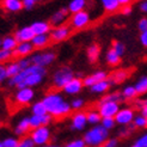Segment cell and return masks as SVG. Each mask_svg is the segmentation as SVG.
<instances>
[{
    "mask_svg": "<svg viewBox=\"0 0 147 147\" xmlns=\"http://www.w3.org/2000/svg\"><path fill=\"white\" fill-rule=\"evenodd\" d=\"M47 74V69L45 67L31 65L30 67L23 69L18 76L9 79V86H14L18 90L24 87H34L43 82Z\"/></svg>",
    "mask_w": 147,
    "mask_h": 147,
    "instance_id": "1",
    "label": "cell"
},
{
    "mask_svg": "<svg viewBox=\"0 0 147 147\" xmlns=\"http://www.w3.org/2000/svg\"><path fill=\"white\" fill-rule=\"evenodd\" d=\"M43 104L46 105L47 113L53 117H65L71 113V103L66 100L61 93L59 92H49L42 99Z\"/></svg>",
    "mask_w": 147,
    "mask_h": 147,
    "instance_id": "2",
    "label": "cell"
},
{
    "mask_svg": "<svg viewBox=\"0 0 147 147\" xmlns=\"http://www.w3.org/2000/svg\"><path fill=\"white\" fill-rule=\"evenodd\" d=\"M83 139L86 146L89 147L104 146V144L109 140V130H107L100 124H97V126H93L89 130H86Z\"/></svg>",
    "mask_w": 147,
    "mask_h": 147,
    "instance_id": "3",
    "label": "cell"
},
{
    "mask_svg": "<svg viewBox=\"0 0 147 147\" xmlns=\"http://www.w3.org/2000/svg\"><path fill=\"white\" fill-rule=\"evenodd\" d=\"M73 78H74L73 71L69 67H67V66H63V67L57 68L54 72L51 82H53V85L56 87V89H63Z\"/></svg>",
    "mask_w": 147,
    "mask_h": 147,
    "instance_id": "4",
    "label": "cell"
},
{
    "mask_svg": "<svg viewBox=\"0 0 147 147\" xmlns=\"http://www.w3.org/2000/svg\"><path fill=\"white\" fill-rule=\"evenodd\" d=\"M56 59V55L54 51L51 50H47V51H38L34 55H31L30 60L32 65L40 66V67H47V66L51 65Z\"/></svg>",
    "mask_w": 147,
    "mask_h": 147,
    "instance_id": "5",
    "label": "cell"
},
{
    "mask_svg": "<svg viewBox=\"0 0 147 147\" xmlns=\"http://www.w3.org/2000/svg\"><path fill=\"white\" fill-rule=\"evenodd\" d=\"M30 136L36 146L43 147L48 144L50 139V129L48 127H40V128L32 129L30 133Z\"/></svg>",
    "mask_w": 147,
    "mask_h": 147,
    "instance_id": "6",
    "label": "cell"
},
{
    "mask_svg": "<svg viewBox=\"0 0 147 147\" xmlns=\"http://www.w3.org/2000/svg\"><path fill=\"white\" fill-rule=\"evenodd\" d=\"M120 103L116 102H99L98 104V113L100 114L102 119L105 117H114L120 111Z\"/></svg>",
    "mask_w": 147,
    "mask_h": 147,
    "instance_id": "7",
    "label": "cell"
},
{
    "mask_svg": "<svg viewBox=\"0 0 147 147\" xmlns=\"http://www.w3.org/2000/svg\"><path fill=\"white\" fill-rule=\"evenodd\" d=\"M134 117H135L134 110L129 107H124V108H121L120 111L115 116V121H116V124L127 127L130 123H133Z\"/></svg>",
    "mask_w": 147,
    "mask_h": 147,
    "instance_id": "8",
    "label": "cell"
},
{
    "mask_svg": "<svg viewBox=\"0 0 147 147\" xmlns=\"http://www.w3.org/2000/svg\"><path fill=\"white\" fill-rule=\"evenodd\" d=\"M91 17H90V13L84 11H80L78 13L72 14L71 17V26L74 28V29H83L85 28L87 24L90 23Z\"/></svg>",
    "mask_w": 147,
    "mask_h": 147,
    "instance_id": "9",
    "label": "cell"
},
{
    "mask_svg": "<svg viewBox=\"0 0 147 147\" xmlns=\"http://www.w3.org/2000/svg\"><path fill=\"white\" fill-rule=\"evenodd\" d=\"M34 97H35V91L32 87H24V89H20L16 92V94H14V100L20 105H25V104L31 103Z\"/></svg>",
    "mask_w": 147,
    "mask_h": 147,
    "instance_id": "10",
    "label": "cell"
},
{
    "mask_svg": "<svg viewBox=\"0 0 147 147\" xmlns=\"http://www.w3.org/2000/svg\"><path fill=\"white\" fill-rule=\"evenodd\" d=\"M71 34V28L68 25H60L54 29H51L50 31V41L53 42H61L65 41Z\"/></svg>",
    "mask_w": 147,
    "mask_h": 147,
    "instance_id": "11",
    "label": "cell"
},
{
    "mask_svg": "<svg viewBox=\"0 0 147 147\" xmlns=\"http://www.w3.org/2000/svg\"><path fill=\"white\" fill-rule=\"evenodd\" d=\"M87 124V115L83 111H77L71 119V128L73 130L82 131Z\"/></svg>",
    "mask_w": 147,
    "mask_h": 147,
    "instance_id": "12",
    "label": "cell"
},
{
    "mask_svg": "<svg viewBox=\"0 0 147 147\" xmlns=\"http://www.w3.org/2000/svg\"><path fill=\"white\" fill-rule=\"evenodd\" d=\"M14 37H16L17 42L18 43H22V42H31L32 38L35 37V32L32 31L31 26H22L19 29H17L14 31Z\"/></svg>",
    "mask_w": 147,
    "mask_h": 147,
    "instance_id": "13",
    "label": "cell"
},
{
    "mask_svg": "<svg viewBox=\"0 0 147 147\" xmlns=\"http://www.w3.org/2000/svg\"><path fill=\"white\" fill-rule=\"evenodd\" d=\"M53 121V116L46 114V115H31L30 116V126L31 129H36V128H40V127H48V124L51 123Z\"/></svg>",
    "mask_w": 147,
    "mask_h": 147,
    "instance_id": "14",
    "label": "cell"
},
{
    "mask_svg": "<svg viewBox=\"0 0 147 147\" xmlns=\"http://www.w3.org/2000/svg\"><path fill=\"white\" fill-rule=\"evenodd\" d=\"M84 87V82L80 78L74 77L71 82L63 87V92L66 94H69V96H74V94H78L80 91L83 90Z\"/></svg>",
    "mask_w": 147,
    "mask_h": 147,
    "instance_id": "15",
    "label": "cell"
},
{
    "mask_svg": "<svg viewBox=\"0 0 147 147\" xmlns=\"http://www.w3.org/2000/svg\"><path fill=\"white\" fill-rule=\"evenodd\" d=\"M105 79H108V73L105 71L99 69V71H96L94 73H92V74H90V76L85 77L83 82H84V86L91 87L94 84H97V83L102 82V80H105Z\"/></svg>",
    "mask_w": 147,
    "mask_h": 147,
    "instance_id": "16",
    "label": "cell"
},
{
    "mask_svg": "<svg viewBox=\"0 0 147 147\" xmlns=\"http://www.w3.org/2000/svg\"><path fill=\"white\" fill-rule=\"evenodd\" d=\"M68 14H69L68 9H61V10L56 11L55 13H53V16L50 17V24L54 25L55 28L60 26V25H63V23L68 17Z\"/></svg>",
    "mask_w": 147,
    "mask_h": 147,
    "instance_id": "17",
    "label": "cell"
},
{
    "mask_svg": "<svg viewBox=\"0 0 147 147\" xmlns=\"http://www.w3.org/2000/svg\"><path fill=\"white\" fill-rule=\"evenodd\" d=\"M32 31L35 32V35H48L51 30H50V23L45 20H37L34 22L30 25Z\"/></svg>",
    "mask_w": 147,
    "mask_h": 147,
    "instance_id": "18",
    "label": "cell"
},
{
    "mask_svg": "<svg viewBox=\"0 0 147 147\" xmlns=\"http://www.w3.org/2000/svg\"><path fill=\"white\" fill-rule=\"evenodd\" d=\"M31 129V126H30V117H24V119H22L18 124L14 128V134L17 136H20L23 138L24 134H26L29 130Z\"/></svg>",
    "mask_w": 147,
    "mask_h": 147,
    "instance_id": "19",
    "label": "cell"
},
{
    "mask_svg": "<svg viewBox=\"0 0 147 147\" xmlns=\"http://www.w3.org/2000/svg\"><path fill=\"white\" fill-rule=\"evenodd\" d=\"M32 50H34V46L31 42H22V43H18L17 48L13 50V55H18L20 57H24L30 54Z\"/></svg>",
    "mask_w": 147,
    "mask_h": 147,
    "instance_id": "20",
    "label": "cell"
},
{
    "mask_svg": "<svg viewBox=\"0 0 147 147\" xmlns=\"http://www.w3.org/2000/svg\"><path fill=\"white\" fill-rule=\"evenodd\" d=\"M113 85V82L110 79H105V80H102V82L94 84L93 86L90 87V91L92 93H97V94H100V93H105L110 87Z\"/></svg>",
    "mask_w": 147,
    "mask_h": 147,
    "instance_id": "21",
    "label": "cell"
},
{
    "mask_svg": "<svg viewBox=\"0 0 147 147\" xmlns=\"http://www.w3.org/2000/svg\"><path fill=\"white\" fill-rule=\"evenodd\" d=\"M17 46H18V42L13 35H7L4 38H1V49L13 51L17 48Z\"/></svg>",
    "mask_w": 147,
    "mask_h": 147,
    "instance_id": "22",
    "label": "cell"
},
{
    "mask_svg": "<svg viewBox=\"0 0 147 147\" xmlns=\"http://www.w3.org/2000/svg\"><path fill=\"white\" fill-rule=\"evenodd\" d=\"M3 6L5 7V10H7L9 12H18L22 9H24L22 0H4Z\"/></svg>",
    "mask_w": 147,
    "mask_h": 147,
    "instance_id": "23",
    "label": "cell"
},
{
    "mask_svg": "<svg viewBox=\"0 0 147 147\" xmlns=\"http://www.w3.org/2000/svg\"><path fill=\"white\" fill-rule=\"evenodd\" d=\"M85 6H86V0H71L67 9H68L69 13L74 14L80 11H84Z\"/></svg>",
    "mask_w": 147,
    "mask_h": 147,
    "instance_id": "24",
    "label": "cell"
},
{
    "mask_svg": "<svg viewBox=\"0 0 147 147\" xmlns=\"http://www.w3.org/2000/svg\"><path fill=\"white\" fill-rule=\"evenodd\" d=\"M99 54H100V48L98 45H94V43L89 46V48L86 50V55L90 62H96L99 57Z\"/></svg>",
    "mask_w": 147,
    "mask_h": 147,
    "instance_id": "25",
    "label": "cell"
},
{
    "mask_svg": "<svg viewBox=\"0 0 147 147\" xmlns=\"http://www.w3.org/2000/svg\"><path fill=\"white\" fill-rule=\"evenodd\" d=\"M49 41H50L49 35H35L31 43H32L34 48H43L48 45Z\"/></svg>",
    "mask_w": 147,
    "mask_h": 147,
    "instance_id": "26",
    "label": "cell"
},
{
    "mask_svg": "<svg viewBox=\"0 0 147 147\" xmlns=\"http://www.w3.org/2000/svg\"><path fill=\"white\" fill-rule=\"evenodd\" d=\"M100 4L107 12H114L120 9V3L119 0H100Z\"/></svg>",
    "mask_w": 147,
    "mask_h": 147,
    "instance_id": "27",
    "label": "cell"
},
{
    "mask_svg": "<svg viewBox=\"0 0 147 147\" xmlns=\"http://www.w3.org/2000/svg\"><path fill=\"white\" fill-rule=\"evenodd\" d=\"M127 77H128V72L126 69H119L114 72V74L111 76L110 80L113 82V84H121L127 79Z\"/></svg>",
    "mask_w": 147,
    "mask_h": 147,
    "instance_id": "28",
    "label": "cell"
},
{
    "mask_svg": "<svg viewBox=\"0 0 147 147\" xmlns=\"http://www.w3.org/2000/svg\"><path fill=\"white\" fill-rule=\"evenodd\" d=\"M134 86H135V90H136L138 94L147 93V76H142V77L139 78Z\"/></svg>",
    "mask_w": 147,
    "mask_h": 147,
    "instance_id": "29",
    "label": "cell"
},
{
    "mask_svg": "<svg viewBox=\"0 0 147 147\" xmlns=\"http://www.w3.org/2000/svg\"><path fill=\"white\" fill-rule=\"evenodd\" d=\"M31 114H32V115H37V116L48 114V113H47V109H46V105L43 104L42 100H38V102L32 103V105H31Z\"/></svg>",
    "mask_w": 147,
    "mask_h": 147,
    "instance_id": "30",
    "label": "cell"
},
{
    "mask_svg": "<svg viewBox=\"0 0 147 147\" xmlns=\"http://www.w3.org/2000/svg\"><path fill=\"white\" fill-rule=\"evenodd\" d=\"M121 93H122L123 99H134L138 96V92L135 90V86L134 85H127V86H124Z\"/></svg>",
    "mask_w": 147,
    "mask_h": 147,
    "instance_id": "31",
    "label": "cell"
},
{
    "mask_svg": "<svg viewBox=\"0 0 147 147\" xmlns=\"http://www.w3.org/2000/svg\"><path fill=\"white\" fill-rule=\"evenodd\" d=\"M87 115V123L92 124V126H97V124H100L102 122V116L98 111L96 110H91L86 114Z\"/></svg>",
    "mask_w": 147,
    "mask_h": 147,
    "instance_id": "32",
    "label": "cell"
},
{
    "mask_svg": "<svg viewBox=\"0 0 147 147\" xmlns=\"http://www.w3.org/2000/svg\"><path fill=\"white\" fill-rule=\"evenodd\" d=\"M105 60L110 66H117L121 62V56L117 55L113 49H109L105 55Z\"/></svg>",
    "mask_w": 147,
    "mask_h": 147,
    "instance_id": "33",
    "label": "cell"
},
{
    "mask_svg": "<svg viewBox=\"0 0 147 147\" xmlns=\"http://www.w3.org/2000/svg\"><path fill=\"white\" fill-rule=\"evenodd\" d=\"M6 71H7V76H9V79L10 78H13L18 76L19 73L22 72V68L19 67L18 62H10L9 65L6 66Z\"/></svg>",
    "mask_w": 147,
    "mask_h": 147,
    "instance_id": "34",
    "label": "cell"
},
{
    "mask_svg": "<svg viewBox=\"0 0 147 147\" xmlns=\"http://www.w3.org/2000/svg\"><path fill=\"white\" fill-rule=\"evenodd\" d=\"M121 100H123V97H122L121 92L108 93V94H105V96L100 99V102H116V103H120Z\"/></svg>",
    "mask_w": 147,
    "mask_h": 147,
    "instance_id": "35",
    "label": "cell"
},
{
    "mask_svg": "<svg viewBox=\"0 0 147 147\" xmlns=\"http://www.w3.org/2000/svg\"><path fill=\"white\" fill-rule=\"evenodd\" d=\"M111 49H113L119 56H122V55L124 54V51H126V46H124L123 43L120 42V41H115V42L113 43V48H111Z\"/></svg>",
    "mask_w": 147,
    "mask_h": 147,
    "instance_id": "36",
    "label": "cell"
},
{
    "mask_svg": "<svg viewBox=\"0 0 147 147\" xmlns=\"http://www.w3.org/2000/svg\"><path fill=\"white\" fill-rule=\"evenodd\" d=\"M100 126H103L107 130H110L116 126V121L114 117H105V119H102Z\"/></svg>",
    "mask_w": 147,
    "mask_h": 147,
    "instance_id": "37",
    "label": "cell"
},
{
    "mask_svg": "<svg viewBox=\"0 0 147 147\" xmlns=\"http://www.w3.org/2000/svg\"><path fill=\"white\" fill-rule=\"evenodd\" d=\"M4 147H18L19 146V140L14 136H7L3 140Z\"/></svg>",
    "mask_w": 147,
    "mask_h": 147,
    "instance_id": "38",
    "label": "cell"
},
{
    "mask_svg": "<svg viewBox=\"0 0 147 147\" xmlns=\"http://www.w3.org/2000/svg\"><path fill=\"white\" fill-rule=\"evenodd\" d=\"M133 124H134L136 128H145L146 124H147V119H146V117H144L141 114L140 115H136L134 117Z\"/></svg>",
    "mask_w": 147,
    "mask_h": 147,
    "instance_id": "39",
    "label": "cell"
},
{
    "mask_svg": "<svg viewBox=\"0 0 147 147\" xmlns=\"http://www.w3.org/2000/svg\"><path fill=\"white\" fill-rule=\"evenodd\" d=\"M35 142L31 139V136H23L19 140V147H35Z\"/></svg>",
    "mask_w": 147,
    "mask_h": 147,
    "instance_id": "40",
    "label": "cell"
},
{
    "mask_svg": "<svg viewBox=\"0 0 147 147\" xmlns=\"http://www.w3.org/2000/svg\"><path fill=\"white\" fill-rule=\"evenodd\" d=\"M84 105H85V100L83 98H74L71 100V108L73 110H78L79 111Z\"/></svg>",
    "mask_w": 147,
    "mask_h": 147,
    "instance_id": "41",
    "label": "cell"
},
{
    "mask_svg": "<svg viewBox=\"0 0 147 147\" xmlns=\"http://www.w3.org/2000/svg\"><path fill=\"white\" fill-rule=\"evenodd\" d=\"M12 56H13V51L0 49V63H4L6 61H9Z\"/></svg>",
    "mask_w": 147,
    "mask_h": 147,
    "instance_id": "42",
    "label": "cell"
},
{
    "mask_svg": "<svg viewBox=\"0 0 147 147\" xmlns=\"http://www.w3.org/2000/svg\"><path fill=\"white\" fill-rule=\"evenodd\" d=\"M17 62H18V65H19V67L22 68V71L25 69V68H28V67H30V66L32 65L30 57H20Z\"/></svg>",
    "mask_w": 147,
    "mask_h": 147,
    "instance_id": "43",
    "label": "cell"
},
{
    "mask_svg": "<svg viewBox=\"0 0 147 147\" xmlns=\"http://www.w3.org/2000/svg\"><path fill=\"white\" fill-rule=\"evenodd\" d=\"M65 147H86V144L84 141V139H76L73 141H69Z\"/></svg>",
    "mask_w": 147,
    "mask_h": 147,
    "instance_id": "44",
    "label": "cell"
},
{
    "mask_svg": "<svg viewBox=\"0 0 147 147\" xmlns=\"http://www.w3.org/2000/svg\"><path fill=\"white\" fill-rule=\"evenodd\" d=\"M134 145H136L138 147H147V133L142 134L140 138H138Z\"/></svg>",
    "mask_w": 147,
    "mask_h": 147,
    "instance_id": "45",
    "label": "cell"
},
{
    "mask_svg": "<svg viewBox=\"0 0 147 147\" xmlns=\"http://www.w3.org/2000/svg\"><path fill=\"white\" fill-rule=\"evenodd\" d=\"M5 80H9V76H7V71H6V66L3 63H0V84L4 83Z\"/></svg>",
    "mask_w": 147,
    "mask_h": 147,
    "instance_id": "46",
    "label": "cell"
},
{
    "mask_svg": "<svg viewBox=\"0 0 147 147\" xmlns=\"http://www.w3.org/2000/svg\"><path fill=\"white\" fill-rule=\"evenodd\" d=\"M22 1H23L24 9H26V10H31L36 4L41 1V0H22Z\"/></svg>",
    "mask_w": 147,
    "mask_h": 147,
    "instance_id": "47",
    "label": "cell"
},
{
    "mask_svg": "<svg viewBox=\"0 0 147 147\" xmlns=\"http://www.w3.org/2000/svg\"><path fill=\"white\" fill-rule=\"evenodd\" d=\"M138 28H139V30H140L141 32L147 31V17L140 18V20L138 22Z\"/></svg>",
    "mask_w": 147,
    "mask_h": 147,
    "instance_id": "48",
    "label": "cell"
},
{
    "mask_svg": "<svg viewBox=\"0 0 147 147\" xmlns=\"http://www.w3.org/2000/svg\"><path fill=\"white\" fill-rule=\"evenodd\" d=\"M117 145H119L117 139H109V140L104 144V147H117Z\"/></svg>",
    "mask_w": 147,
    "mask_h": 147,
    "instance_id": "49",
    "label": "cell"
},
{
    "mask_svg": "<svg viewBox=\"0 0 147 147\" xmlns=\"http://www.w3.org/2000/svg\"><path fill=\"white\" fill-rule=\"evenodd\" d=\"M140 43L145 48H147V31H144L140 34Z\"/></svg>",
    "mask_w": 147,
    "mask_h": 147,
    "instance_id": "50",
    "label": "cell"
},
{
    "mask_svg": "<svg viewBox=\"0 0 147 147\" xmlns=\"http://www.w3.org/2000/svg\"><path fill=\"white\" fill-rule=\"evenodd\" d=\"M139 9H140L141 12L147 13V0H144V1L140 3V5H139Z\"/></svg>",
    "mask_w": 147,
    "mask_h": 147,
    "instance_id": "51",
    "label": "cell"
},
{
    "mask_svg": "<svg viewBox=\"0 0 147 147\" xmlns=\"http://www.w3.org/2000/svg\"><path fill=\"white\" fill-rule=\"evenodd\" d=\"M131 11H133V9H131L129 5H127V6H122V10H121V12H122L123 14H130Z\"/></svg>",
    "mask_w": 147,
    "mask_h": 147,
    "instance_id": "52",
    "label": "cell"
},
{
    "mask_svg": "<svg viewBox=\"0 0 147 147\" xmlns=\"http://www.w3.org/2000/svg\"><path fill=\"white\" fill-rule=\"evenodd\" d=\"M140 109H141V115L147 119V105H144V107L140 108Z\"/></svg>",
    "mask_w": 147,
    "mask_h": 147,
    "instance_id": "53",
    "label": "cell"
},
{
    "mask_svg": "<svg viewBox=\"0 0 147 147\" xmlns=\"http://www.w3.org/2000/svg\"><path fill=\"white\" fill-rule=\"evenodd\" d=\"M130 1L131 0H119V3H120L121 6H127V5H129Z\"/></svg>",
    "mask_w": 147,
    "mask_h": 147,
    "instance_id": "54",
    "label": "cell"
},
{
    "mask_svg": "<svg viewBox=\"0 0 147 147\" xmlns=\"http://www.w3.org/2000/svg\"><path fill=\"white\" fill-rule=\"evenodd\" d=\"M129 133H130V131L128 130V128H126V129H123V130L120 131V135H121V136H126V135H128Z\"/></svg>",
    "mask_w": 147,
    "mask_h": 147,
    "instance_id": "55",
    "label": "cell"
},
{
    "mask_svg": "<svg viewBox=\"0 0 147 147\" xmlns=\"http://www.w3.org/2000/svg\"><path fill=\"white\" fill-rule=\"evenodd\" d=\"M43 147H61V146H57V145H46Z\"/></svg>",
    "mask_w": 147,
    "mask_h": 147,
    "instance_id": "56",
    "label": "cell"
},
{
    "mask_svg": "<svg viewBox=\"0 0 147 147\" xmlns=\"http://www.w3.org/2000/svg\"><path fill=\"white\" fill-rule=\"evenodd\" d=\"M0 147H4V145H3V141H0Z\"/></svg>",
    "mask_w": 147,
    "mask_h": 147,
    "instance_id": "57",
    "label": "cell"
},
{
    "mask_svg": "<svg viewBox=\"0 0 147 147\" xmlns=\"http://www.w3.org/2000/svg\"><path fill=\"white\" fill-rule=\"evenodd\" d=\"M0 49H1V38H0Z\"/></svg>",
    "mask_w": 147,
    "mask_h": 147,
    "instance_id": "58",
    "label": "cell"
},
{
    "mask_svg": "<svg viewBox=\"0 0 147 147\" xmlns=\"http://www.w3.org/2000/svg\"><path fill=\"white\" fill-rule=\"evenodd\" d=\"M130 147H138V146L136 145H133V146H130Z\"/></svg>",
    "mask_w": 147,
    "mask_h": 147,
    "instance_id": "59",
    "label": "cell"
},
{
    "mask_svg": "<svg viewBox=\"0 0 147 147\" xmlns=\"http://www.w3.org/2000/svg\"><path fill=\"white\" fill-rule=\"evenodd\" d=\"M99 147H104V146H99Z\"/></svg>",
    "mask_w": 147,
    "mask_h": 147,
    "instance_id": "60",
    "label": "cell"
},
{
    "mask_svg": "<svg viewBox=\"0 0 147 147\" xmlns=\"http://www.w3.org/2000/svg\"><path fill=\"white\" fill-rule=\"evenodd\" d=\"M0 126H1V122H0Z\"/></svg>",
    "mask_w": 147,
    "mask_h": 147,
    "instance_id": "61",
    "label": "cell"
},
{
    "mask_svg": "<svg viewBox=\"0 0 147 147\" xmlns=\"http://www.w3.org/2000/svg\"><path fill=\"white\" fill-rule=\"evenodd\" d=\"M146 128H147V124H146Z\"/></svg>",
    "mask_w": 147,
    "mask_h": 147,
    "instance_id": "62",
    "label": "cell"
},
{
    "mask_svg": "<svg viewBox=\"0 0 147 147\" xmlns=\"http://www.w3.org/2000/svg\"><path fill=\"white\" fill-rule=\"evenodd\" d=\"M18 147H19V146H18Z\"/></svg>",
    "mask_w": 147,
    "mask_h": 147,
    "instance_id": "63",
    "label": "cell"
}]
</instances>
